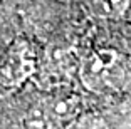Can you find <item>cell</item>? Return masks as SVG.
<instances>
[{
    "instance_id": "cell-1",
    "label": "cell",
    "mask_w": 131,
    "mask_h": 129,
    "mask_svg": "<svg viewBox=\"0 0 131 129\" xmlns=\"http://www.w3.org/2000/svg\"><path fill=\"white\" fill-rule=\"evenodd\" d=\"M81 80L89 91H116L124 80L126 62L113 49H93L82 61Z\"/></svg>"
},
{
    "instance_id": "cell-2",
    "label": "cell",
    "mask_w": 131,
    "mask_h": 129,
    "mask_svg": "<svg viewBox=\"0 0 131 129\" xmlns=\"http://www.w3.org/2000/svg\"><path fill=\"white\" fill-rule=\"evenodd\" d=\"M104 127V119L96 116L93 112H82L77 118H74L72 121L66 122L64 126L57 129H103Z\"/></svg>"
}]
</instances>
